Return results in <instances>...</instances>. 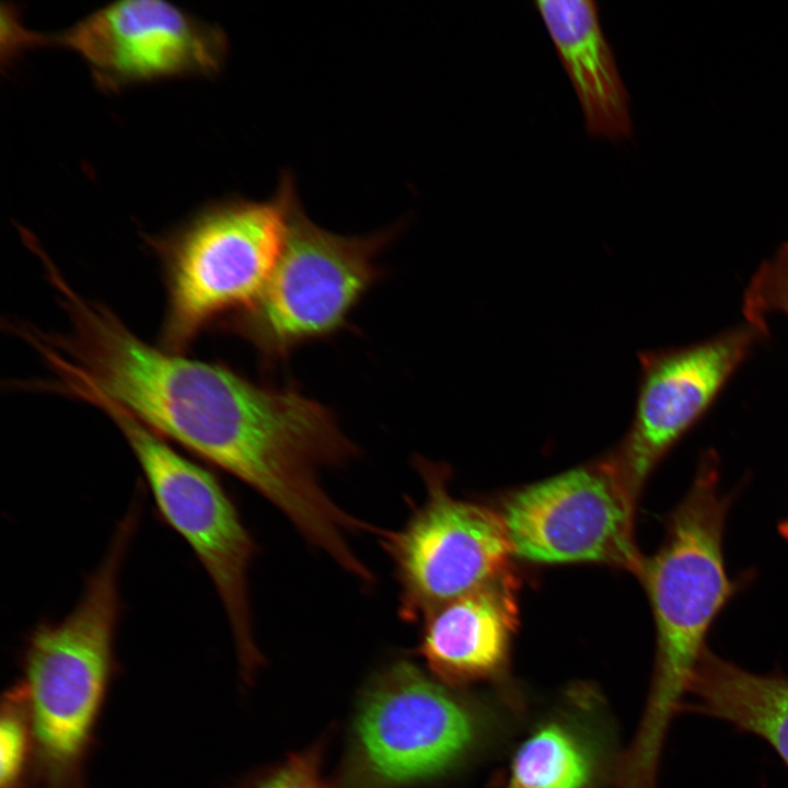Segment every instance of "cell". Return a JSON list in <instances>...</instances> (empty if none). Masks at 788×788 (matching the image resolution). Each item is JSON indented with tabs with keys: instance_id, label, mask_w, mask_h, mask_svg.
Listing matches in <instances>:
<instances>
[{
	"instance_id": "cell-1",
	"label": "cell",
	"mask_w": 788,
	"mask_h": 788,
	"mask_svg": "<svg viewBox=\"0 0 788 788\" xmlns=\"http://www.w3.org/2000/svg\"><path fill=\"white\" fill-rule=\"evenodd\" d=\"M55 286L72 334L50 341L100 392L281 511L313 495L337 438L326 407L293 387L258 385L220 364L155 348L63 278Z\"/></svg>"
},
{
	"instance_id": "cell-2",
	"label": "cell",
	"mask_w": 788,
	"mask_h": 788,
	"mask_svg": "<svg viewBox=\"0 0 788 788\" xmlns=\"http://www.w3.org/2000/svg\"><path fill=\"white\" fill-rule=\"evenodd\" d=\"M135 533L131 525L118 524L76 606L26 635L16 681L34 742L31 788H89L88 763L120 672L115 652L123 609L119 577Z\"/></svg>"
},
{
	"instance_id": "cell-3",
	"label": "cell",
	"mask_w": 788,
	"mask_h": 788,
	"mask_svg": "<svg viewBox=\"0 0 788 788\" xmlns=\"http://www.w3.org/2000/svg\"><path fill=\"white\" fill-rule=\"evenodd\" d=\"M732 498L720 491L717 453L705 451L684 498L667 520L659 549L639 572L656 625V660L649 699L665 709L686 698L707 636L728 603L746 584L729 576L725 525Z\"/></svg>"
},
{
	"instance_id": "cell-4",
	"label": "cell",
	"mask_w": 788,
	"mask_h": 788,
	"mask_svg": "<svg viewBox=\"0 0 788 788\" xmlns=\"http://www.w3.org/2000/svg\"><path fill=\"white\" fill-rule=\"evenodd\" d=\"M476 738L475 718L447 684L407 659L374 673L359 693L338 788H414L449 774Z\"/></svg>"
},
{
	"instance_id": "cell-5",
	"label": "cell",
	"mask_w": 788,
	"mask_h": 788,
	"mask_svg": "<svg viewBox=\"0 0 788 788\" xmlns=\"http://www.w3.org/2000/svg\"><path fill=\"white\" fill-rule=\"evenodd\" d=\"M80 397L116 424L159 514L188 544L212 581L231 627L241 674L251 683L264 662L255 642L248 593L256 546L233 501L211 472L179 454L102 392L86 386Z\"/></svg>"
},
{
	"instance_id": "cell-6",
	"label": "cell",
	"mask_w": 788,
	"mask_h": 788,
	"mask_svg": "<svg viewBox=\"0 0 788 788\" xmlns=\"http://www.w3.org/2000/svg\"><path fill=\"white\" fill-rule=\"evenodd\" d=\"M286 207L282 177L274 199L213 202L160 244L170 271V349L183 348L217 315L256 300L283 245Z\"/></svg>"
},
{
	"instance_id": "cell-7",
	"label": "cell",
	"mask_w": 788,
	"mask_h": 788,
	"mask_svg": "<svg viewBox=\"0 0 788 788\" xmlns=\"http://www.w3.org/2000/svg\"><path fill=\"white\" fill-rule=\"evenodd\" d=\"M287 223L279 257L235 326L263 356L279 360L298 345L332 334L376 280L375 256L390 234L343 236L313 223L285 175Z\"/></svg>"
},
{
	"instance_id": "cell-8",
	"label": "cell",
	"mask_w": 788,
	"mask_h": 788,
	"mask_svg": "<svg viewBox=\"0 0 788 788\" xmlns=\"http://www.w3.org/2000/svg\"><path fill=\"white\" fill-rule=\"evenodd\" d=\"M2 30L9 57L34 46L66 47L86 62L104 92L169 78L212 76L227 55L220 27L162 0L114 2L51 34L26 30L13 12L4 16Z\"/></svg>"
},
{
	"instance_id": "cell-9",
	"label": "cell",
	"mask_w": 788,
	"mask_h": 788,
	"mask_svg": "<svg viewBox=\"0 0 788 788\" xmlns=\"http://www.w3.org/2000/svg\"><path fill=\"white\" fill-rule=\"evenodd\" d=\"M418 467L424 502L399 530L376 532L394 565L406 622L497 580L512 554L500 514L454 498L437 467L420 461Z\"/></svg>"
},
{
	"instance_id": "cell-10",
	"label": "cell",
	"mask_w": 788,
	"mask_h": 788,
	"mask_svg": "<svg viewBox=\"0 0 788 788\" xmlns=\"http://www.w3.org/2000/svg\"><path fill=\"white\" fill-rule=\"evenodd\" d=\"M637 500L609 456L513 493L500 518L512 554L535 563H603L639 575Z\"/></svg>"
},
{
	"instance_id": "cell-11",
	"label": "cell",
	"mask_w": 788,
	"mask_h": 788,
	"mask_svg": "<svg viewBox=\"0 0 788 788\" xmlns=\"http://www.w3.org/2000/svg\"><path fill=\"white\" fill-rule=\"evenodd\" d=\"M767 336V324L745 321L700 341L638 354L633 420L612 454L636 500L654 468L708 414L754 346Z\"/></svg>"
},
{
	"instance_id": "cell-12",
	"label": "cell",
	"mask_w": 788,
	"mask_h": 788,
	"mask_svg": "<svg viewBox=\"0 0 788 788\" xmlns=\"http://www.w3.org/2000/svg\"><path fill=\"white\" fill-rule=\"evenodd\" d=\"M510 580L505 573L425 618L418 652L440 682L464 685L502 669L518 614Z\"/></svg>"
},
{
	"instance_id": "cell-13",
	"label": "cell",
	"mask_w": 788,
	"mask_h": 788,
	"mask_svg": "<svg viewBox=\"0 0 788 788\" xmlns=\"http://www.w3.org/2000/svg\"><path fill=\"white\" fill-rule=\"evenodd\" d=\"M534 5L581 105L590 136L621 141L633 134L629 95L592 0H538Z\"/></svg>"
},
{
	"instance_id": "cell-14",
	"label": "cell",
	"mask_w": 788,
	"mask_h": 788,
	"mask_svg": "<svg viewBox=\"0 0 788 788\" xmlns=\"http://www.w3.org/2000/svg\"><path fill=\"white\" fill-rule=\"evenodd\" d=\"M682 712L722 720L765 741L788 767V675L760 674L702 653Z\"/></svg>"
},
{
	"instance_id": "cell-15",
	"label": "cell",
	"mask_w": 788,
	"mask_h": 788,
	"mask_svg": "<svg viewBox=\"0 0 788 788\" xmlns=\"http://www.w3.org/2000/svg\"><path fill=\"white\" fill-rule=\"evenodd\" d=\"M592 760L567 728L549 723L535 730L518 749L511 765L514 788H586Z\"/></svg>"
},
{
	"instance_id": "cell-16",
	"label": "cell",
	"mask_w": 788,
	"mask_h": 788,
	"mask_svg": "<svg viewBox=\"0 0 788 788\" xmlns=\"http://www.w3.org/2000/svg\"><path fill=\"white\" fill-rule=\"evenodd\" d=\"M34 742L22 686L15 681L2 695L0 788H31Z\"/></svg>"
},
{
	"instance_id": "cell-17",
	"label": "cell",
	"mask_w": 788,
	"mask_h": 788,
	"mask_svg": "<svg viewBox=\"0 0 788 788\" xmlns=\"http://www.w3.org/2000/svg\"><path fill=\"white\" fill-rule=\"evenodd\" d=\"M745 321L766 324V315L788 316V242L764 259L751 277L742 302Z\"/></svg>"
},
{
	"instance_id": "cell-18",
	"label": "cell",
	"mask_w": 788,
	"mask_h": 788,
	"mask_svg": "<svg viewBox=\"0 0 788 788\" xmlns=\"http://www.w3.org/2000/svg\"><path fill=\"white\" fill-rule=\"evenodd\" d=\"M323 755L324 743L320 741L250 773L234 788H338L323 776Z\"/></svg>"
},
{
	"instance_id": "cell-19",
	"label": "cell",
	"mask_w": 788,
	"mask_h": 788,
	"mask_svg": "<svg viewBox=\"0 0 788 788\" xmlns=\"http://www.w3.org/2000/svg\"><path fill=\"white\" fill-rule=\"evenodd\" d=\"M778 532L780 536H783L785 540L788 541V513L787 515L779 522L778 524Z\"/></svg>"
}]
</instances>
